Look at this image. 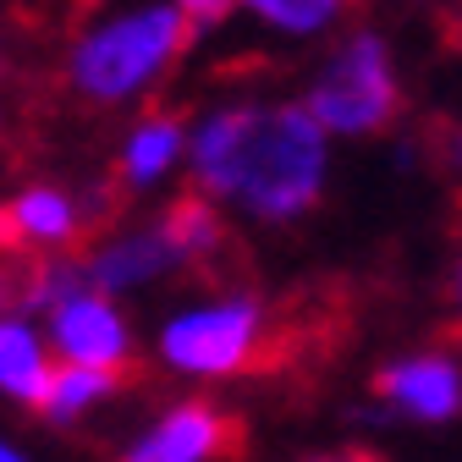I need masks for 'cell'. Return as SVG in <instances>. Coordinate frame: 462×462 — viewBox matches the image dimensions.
Instances as JSON below:
<instances>
[{
  "label": "cell",
  "instance_id": "cell-18",
  "mask_svg": "<svg viewBox=\"0 0 462 462\" xmlns=\"http://www.w3.org/2000/svg\"><path fill=\"white\" fill-rule=\"evenodd\" d=\"M0 462H33V457H28L17 440H6V435H0Z\"/></svg>",
  "mask_w": 462,
  "mask_h": 462
},
{
  "label": "cell",
  "instance_id": "cell-14",
  "mask_svg": "<svg viewBox=\"0 0 462 462\" xmlns=\"http://www.w3.org/2000/svg\"><path fill=\"white\" fill-rule=\"evenodd\" d=\"M160 220H165L171 237H177V248H182L188 264H209V259L226 254V220H220V204H209L204 193L177 199Z\"/></svg>",
  "mask_w": 462,
  "mask_h": 462
},
{
  "label": "cell",
  "instance_id": "cell-15",
  "mask_svg": "<svg viewBox=\"0 0 462 462\" xmlns=\"http://www.w3.org/2000/svg\"><path fill=\"white\" fill-rule=\"evenodd\" d=\"M78 292H88V275H83V259H72V254H50V259H39V264H28V275H23V292H17V309L23 314H55L61 303H72Z\"/></svg>",
  "mask_w": 462,
  "mask_h": 462
},
{
  "label": "cell",
  "instance_id": "cell-7",
  "mask_svg": "<svg viewBox=\"0 0 462 462\" xmlns=\"http://www.w3.org/2000/svg\"><path fill=\"white\" fill-rule=\"evenodd\" d=\"M188 259L177 248V237L165 231V220L154 226H133V231H116V237H105L99 248L83 254V275L94 292L105 298H122V292H143V286L177 275Z\"/></svg>",
  "mask_w": 462,
  "mask_h": 462
},
{
  "label": "cell",
  "instance_id": "cell-1",
  "mask_svg": "<svg viewBox=\"0 0 462 462\" xmlns=\"http://www.w3.org/2000/svg\"><path fill=\"white\" fill-rule=\"evenodd\" d=\"M330 143L303 99H226L193 127V193L259 226H292L325 199Z\"/></svg>",
  "mask_w": 462,
  "mask_h": 462
},
{
  "label": "cell",
  "instance_id": "cell-20",
  "mask_svg": "<svg viewBox=\"0 0 462 462\" xmlns=\"http://www.w3.org/2000/svg\"><path fill=\"white\" fill-rule=\"evenodd\" d=\"M330 462H364V457H330Z\"/></svg>",
  "mask_w": 462,
  "mask_h": 462
},
{
  "label": "cell",
  "instance_id": "cell-9",
  "mask_svg": "<svg viewBox=\"0 0 462 462\" xmlns=\"http://www.w3.org/2000/svg\"><path fill=\"white\" fill-rule=\"evenodd\" d=\"M88 209H78L61 188H28L12 204H0V254H28V248H67L88 231Z\"/></svg>",
  "mask_w": 462,
  "mask_h": 462
},
{
  "label": "cell",
  "instance_id": "cell-16",
  "mask_svg": "<svg viewBox=\"0 0 462 462\" xmlns=\"http://www.w3.org/2000/svg\"><path fill=\"white\" fill-rule=\"evenodd\" d=\"M177 6L188 12L193 28H215V23H226L231 12H237V0H177Z\"/></svg>",
  "mask_w": 462,
  "mask_h": 462
},
{
  "label": "cell",
  "instance_id": "cell-11",
  "mask_svg": "<svg viewBox=\"0 0 462 462\" xmlns=\"http://www.w3.org/2000/svg\"><path fill=\"white\" fill-rule=\"evenodd\" d=\"M188 143H193V127L182 122V116L154 110V116H143V122H133L116 171H122V182H133V188H154L160 177L177 171V160H188Z\"/></svg>",
  "mask_w": 462,
  "mask_h": 462
},
{
  "label": "cell",
  "instance_id": "cell-3",
  "mask_svg": "<svg viewBox=\"0 0 462 462\" xmlns=\"http://www.w3.org/2000/svg\"><path fill=\"white\" fill-rule=\"evenodd\" d=\"M303 105L330 138H346V143L391 133L402 116V67H396L391 39L374 28L341 33L330 55L314 67Z\"/></svg>",
  "mask_w": 462,
  "mask_h": 462
},
{
  "label": "cell",
  "instance_id": "cell-12",
  "mask_svg": "<svg viewBox=\"0 0 462 462\" xmlns=\"http://www.w3.org/2000/svg\"><path fill=\"white\" fill-rule=\"evenodd\" d=\"M237 12L259 17L281 39H325V33L346 28L358 0H237Z\"/></svg>",
  "mask_w": 462,
  "mask_h": 462
},
{
  "label": "cell",
  "instance_id": "cell-6",
  "mask_svg": "<svg viewBox=\"0 0 462 462\" xmlns=\"http://www.w3.org/2000/svg\"><path fill=\"white\" fill-rule=\"evenodd\" d=\"M44 336L55 346L61 364H78V369H105V374H127L133 364V325L122 319L116 298L105 292H78L72 303H61L50 319H44Z\"/></svg>",
  "mask_w": 462,
  "mask_h": 462
},
{
  "label": "cell",
  "instance_id": "cell-19",
  "mask_svg": "<svg viewBox=\"0 0 462 462\" xmlns=\"http://www.w3.org/2000/svg\"><path fill=\"white\" fill-rule=\"evenodd\" d=\"M451 309H457V325H462V259H457V270H451Z\"/></svg>",
  "mask_w": 462,
  "mask_h": 462
},
{
  "label": "cell",
  "instance_id": "cell-17",
  "mask_svg": "<svg viewBox=\"0 0 462 462\" xmlns=\"http://www.w3.org/2000/svg\"><path fill=\"white\" fill-rule=\"evenodd\" d=\"M17 292H23V281H17L12 270H0V319H12V309H17Z\"/></svg>",
  "mask_w": 462,
  "mask_h": 462
},
{
  "label": "cell",
  "instance_id": "cell-13",
  "mask_svg": "<svg viewBox=\"0 0 462 462\" xmlns=\"http://www.w3.org/2000/svg\"><path fill=\"white\" fill-rule=\"evenodd\" d=\"M116 385H122V374H105V369H78V364H61L50 380V396H44V419L50 424H83V413L105 408V402L116 396Z\"/></svg>",
  "mask_w": 462,
  "mask_h": 462
},
{
  "label": "cell",
  "instance_id": "cell-5",
  "mask_svg": "<svg viewBox=\"0 0 462 462\" xmlns=\"http://www.w3.org/2000/svg\"><path fill=\"white\" fill-rule=\"evenodd\" d=\"M380 408L408 424H451L462 413V358L446 346H419L402 353L374 374Z\"/></svg>",
  "mask_w": 462,
  "mask_h": 462
},
{
  "label": "cell",
  "instance_id": "cell-10",
  "mask_svg": "<svg viewBox=\"0 0 462 462\" xmlns=\"http://www.w3.org/2000/svg\"><path fill=\"white\" fill-rule=\"evenodd\" d=\"M55 346L50 336H39L23 314L0 319V396H12L17 408H44L50 380H55Z\"/></svg>",
  "mask_w": 462,
  "mask_h": 462
},
{
  "label": "cell",
  "instance_id": "cell-4",
  "mask_svg": "<svg viewBox=\"0 0 462 462\" xmlns=\"http://www.w3.org/2000/svg\"><path fill=\"white\" fill-rule=\"evenodd\" d=\"M270 336H275L270 303L248 286H237V292H215V298L177 309L160 325L154 353L182 380H237L264 364Z\"/></svg>",
  "mask_w": 462,
  "mask_h": 462
},
{
  "label": "cell",
  "instance_id": "cell-8",
  "mask_svg": "<svg viewBox=\"0 0 462 462\" xmlns=\"http://www.w3.org/2000/svg\"><path fill=\"white\" fill-rule=\"evenodd\" d=\"M237 446V424L215 402H177L149 430H138L122 462H215Z\"/></svg>",
  "mask_w": 462,
  "mask_h": 462
},
{
  "label": "cell",
  "instance_id": "cell-2",
  "mask_svg": "<svg viewBox=\"0 0 462 462\" xmlns=\"http://www.w3.org/2000/svg\"><path fill=\"white\" fill-rule=\"evenodd\" d=\"M193 33L177 0H105L72 39L67 78L94 105L143 99L188 55Z\"/></svg>",
  "mask_w": 462,
  "mask_h": 462
}]
</instances>
